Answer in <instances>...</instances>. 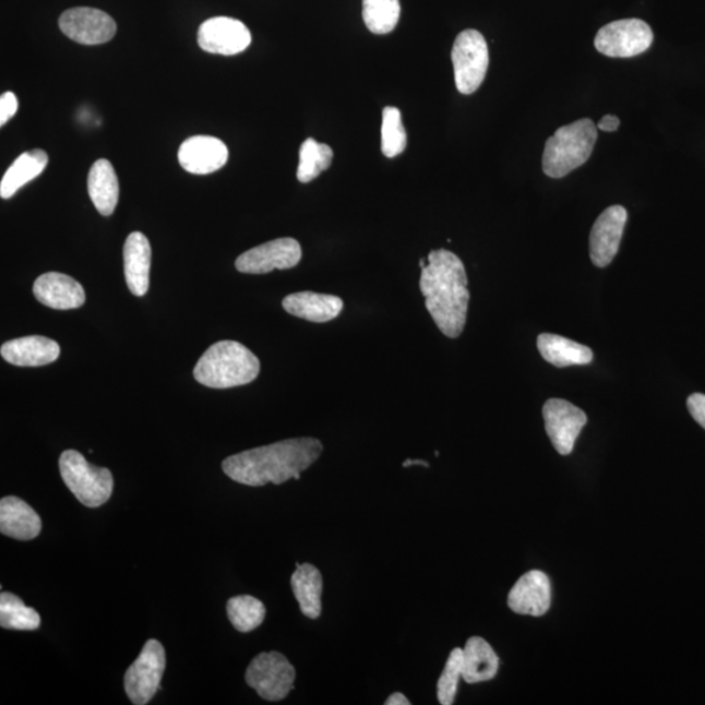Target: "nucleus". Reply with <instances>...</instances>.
Listing matches in <instances>:
<instances>
[{
    "mask_svg": "<svg viewBox=\"0 0 705 705\" xmlns=\"http://www.w3.org/2000/svg\"><path fill=\"white\" fill-rule=\"evenodd\" d=\"M323 444L315 438H292L252 449L225 458L223 470L232 481L259 488L299 480L303 470L322 455Z\"/></svg>",
    "mask_w": 705,
    "mask_h": 705,
    "instance_id": "1",
    "label": "nucleus"
},
{
    "mask_svg": "<svg viewBox=\"0 0 705 705\" xmlns=\"http://www.w3.org/2000/svg\"><path fill=\"white\" fill-rule=\"evenodd\" d=\"M420 289L432 321L444 336L457 338L467 323L468 276L462 259L449 250H434L421 272Z\"/></svg>",
    "mask_w": 705,
    "mask_h": 705,
    "instance_id": "2",
    "label": "nucleus"
},
{
    "mask_svg": "<svg viewBox=\"0 0 705 705\" xmlns=\"http://www.w3.org/2000/svg\"><path fill=\"white\" fill-rule=\"evenodd\" d=\"M261 372L259 358L237 342H218L204 352L194 377L205 387L225 390L254 382Z\"/></svg>",
    "mask_w": 705,
    "mask_h": 705,
    "instance_id": "3",
    "label": "nucleus"
},
{
    "mask_svg": "<svg viewBox=\"0 0 705 705\" xmlns=\"http://www.w3.org/2000/svg\"><path fill=\"white\" fill-rule=\"evenodd\" d=\"M597 141V128L588 118L558 129L545 144L542 169L550 178H563L588 162Z\"/></svg>",
    "mask_w": 705,
    "mask_h": 705,
    "instance_id": "4",
    "label": "nucleus"
},
{
    "mask_svg": "<svg viewBox=\"0 0 705 705\" xmlns=\"http://www.w3.org/2000/svg\"><path fill=\"white\" fill-rule=\"evenodd\" d=\"M59 470L65 487L86 507L97 509L109 501L115 489L109 469L95 467L80 452L68 450L59 458Z\"/></svg>",
    "mask_w": 705,
    "mask_h": 705,
    "instance_id": "5",
    "label": "nucleus"
},
{
    "mask_svg": "<svg viewBox=\"0 0 705 705\" xmlns=\"http://www.w3.org/2000/svg\"><path fill=\"white\" fill-rule=\"evenodd\" d=\"M455 83L463 95H471L483 83L489 69V48L487 39L476 29H467L455 39L452 48Z\"/></svg>",
    "mask_w": 705,
    "mask_h": 705,
    "instance_id": "6",
    "label": "nucleus"
},
{
    "mask_svg": "<svg viewBox=\"0 0 705 705\" xmlns=\"http://www.w3.org/2000/svg\"><path fill=\"white\" fill-rule=\"evenodd\" d=\"M296 669L278 652L258 655L246 670V683L268 702L285 700L295 688Z\"/></svg>",
    "mask_w": 705,
    "mask_h": 705,
    "instance_id": "7",
    "label": "nucleus"
},
{
    "mask_svg": "<svg viewBox=\"0 0 705 705\" xmlns=\"http://www.w3.org/2000/svg\"><path fill=\"white\" fill-rule=\"evenodd\" d=\"M165 668V648L162 643L151 638L124 674L126 694L132 704L145 705L152 701L162 689Z\"/></svg>",
    "mask_w": 705,
    "mask_h": 705,
    "instance_id": "8",
    "label": "nucleus"
},
{
    "mask_svg": "<svg viewBox=\"0 0 705 705\" xmlns=\"http://www.w3.org/2000/svg\"><path fill=\"white\" fill-rule=\"evenodd\" d=\"M654 43V32L641 19H624L602 26L597 32L595 48L611 58L643 55Z\"/></svg>",
    "mask_w": 705,
    "mask_h": 705,
    "instance_id": "9",
    "label": "nucleus"
},
{
    "mask_svg": "<svg viewBox=\"0 0 705 705\" xmlns=\"http://www.w3.org/2000/svg\"><path fill=\"white\" fill-rule=\"evenodd\" d=\"M301 259V244L295 238H278L238 256L236 268L242 274L264 275L275 270L295 268Z\"/></svg>",
    "mask_w": 705,
    "mask_h": 705,
    "instance_id": "10",
    "label": "nucleus"
},
{
    "mask_svg": "<svg viewBox=\"0 0 705 705\" xmlns=\"http://www.w3.org/2000/svg\"><path fill=\"white\" fill-rule=\"evenodd\" d=\"M545 429L558 454L567 456L574 451L576 439L587 425V415L562 398H550L542 409Z\"/></svg>",
    "mask_w": 705,
    "mask_h": 705,
    "instance_id": "11",
    "label": "nucleus"
},
{
    "mask_svg": "<svg viewBox=\"0 0 705 705\" xmlns=\"http://www.w3.org/2000/svg\"><path fill=\"white\" fill-rule=\"evenodd\" d=\"M59 28L72 41L89 46L109 43L117 33L115 19L91 7H76L63 12L59 17Z\"/></svg>",
    "mask_w": 705,
    "mask_h": 705,
    "instance_id": "12",
    "label": "nucleus"
},
{
    "mask_svg": "<svg viewBox=\"0 0 705 705\" xmlns=\"http://www.w3.org/2000/svg\"><path fill=\"white\" fill-rule=\"evenodd\" d=\"M198 44L211 55L237 56L251 44V33L237 19L218 16L208 19L199 28Z\"/></svg>",
    "mask_w": 705,
    "mask_h": 705,
    "instance_id": "13",
    "label": "nucleus"
},
{
    "mask_svg": "<svg viewBox=\"0 0 705 705\" xmlns=\"http://www.w3.org/2000/svg\"><path fill=\"white\" fill-rule=\"evenodd\" d=\"M629 213L622 205H611L596 219L589 237L590 261L598 268L608 267L620 250Z\"/></svg>",
    "mask_w": 705,
    "mask_h": 705,
    "instance_id": "14",
    "label": "nucleus"
},
{
    "mask_svg": "<svg viewBox=\"0 0 705 705\" xmlns=\"http://www.w3.org/2000/svg\"><path fill=\"white\" fill-rule=\"evenodd\" d=\"M228 158V146L213 136L189 138L178 151V159L182 168L198 176H207L224 168Z\"/></svg>",
    "mask_w": 705,
    "mask_h": 705,
    "instance_id": "15",
    "label": "nucleus"
},
{
    "mask_svg": "<svg viewBox=\"0 0 705 705\" xmlns=\"http://www.w3.org/2000/svg\"><path fill=\"white\" fill-rule=\"evenodd\" d=\"M551 604V585L542 571H529L518 578L509 595V607L514 613L541 617Z\"/></svg>",
    "mask_w": 705,
    "mask_h": 705,
    "instance_id": "16",
    "label": "nucleus"
},
{
    "mask_svg": "<svg viewBox=\"0 0 705 705\" xmlns=\"http://www.w3.org/2000/svg\"><path fill=\"white\" fill-rule=\"evenodd\" d=\"M38 302L55 310L82 308L85 302L83 286L72 277L58 272L39 276L33 286Z\"/></svg>",
    "mask_w": 705,
    "mask_h": 705,
    "instance_id": "17",
    "label": "nucleus"
},
{
    "mask_svg": "<svg viewBox=\"0 0 705 705\" xmlns=\"http://www.w3.org/2000/svg\"><path fill=\"white\" fill-rule=\"evenodd\" d=\"M0 355L11 365L37 368L57 361L61 347L48 337L26 336L4 343Z\"/></svg>",
    "mask_w": 705,
    "mask_h": 705,
    "instance_id": "18",
    "label": "nucleus"
},
{
    "mask_svg": "<svg viewBox=\"0 0 705 705\" xmlns=\"http://www.w3.org/2000/svg\"><path fill=\"white\" fill-rule=\"evenodd\" d=\"M283 308L288 314L303 319V321L327 323L342 314L344 301L336 296L299 291L285 297Z\"/></svg>",
    "mask_w": 705,
    "mask_h": 705,
    "instance_id": "19",
    "label": "nucleus"
},
{
    "mask_svg": "<svg viewBox=\"0 0 705 705\" xmlns=\"http://www.w3.org/2000/svg\"><path fill=\"white\" fill-rule=\"evenodd\" d=\"M124 276L132 295L143 297L150 288L152 249L143 232H131L123 249Z\"/></svg>",
    "mask_w": 705,
    "mask_h": 705,
    "instance_id": "20",
    "label": "nucleus"
},
{
    "mask_svg": "<svg viewBox=\"0 0 705 705\" xmlns=\"http://www.w3.org/2000/svg\"><path fill=\"white\" fill-rule=\"evenodd\" d=\"M43 522L31 505L17 497L0 501V531L19 541H31L41 534Z\"/></svg>",
    "mask_w": 705,
    "mask_h": 705,
    "instance_id": "21",
    "label": "nucleus"
},
{
    "mask_svg": "<svg viewBox=\"0 0 705 705\" xmlns=\"http://www.w3.org/2000/svg\"><path fill=\"white\" fill-rule=\"evenodd\" d=\"M499 669V658L491 645L480 636L470 637L463 648V680L480 683L493 680Z\"/></svg>",
    "mask_w": 705,
    "mask_h": 705,
    "instance_id": "22",
    "label": "nucleus"
},
{
    "mask_svg": "<svg viewBox=\"0 0 705 705\" xmlns=\"http://www.w3.org/2000/svg\"><path fill=\"white\" fill-rule=\"evenodd\" d=\"M292 594L304 617L316 620L322 614L323 577L310 563L297 564L290 578Z\"/></svg>",
    "mask_w": 705,
    "mask_h": 705,
    "instance_id": "23",
    "label": "nucleus"
},
{
    "mask_svg": "<svg viewBox=\"0 0 705 705\" xmlns=\"http://www.w3.org/2000/svg\"><path fill=\"white\" fill-rule=\"evenodd\" d=\"M537 348L545 361L555 368L589 365L594 361V351L590 348L563 336L541 334L537 338Z\"/></svg>",
    "mask_w": 705,
    "mask_h": 705,
    "instance_id": "24",
    "label": "nucleus"
},
{
    "mask_svg": "<svg viewBox=\"0 0 705 705\" xmlns=\"http://www.w3.org/2000/svg\"><path fill=\"white\" fill-rule=\"evenodd\" d=\"M91 201L103 216L115 213L119 199V182L115 168L108 159H97L88 175Z\"/></svg>",
    "mask_w": 705,
    "mask_h": 705,
    "instance_id": "25",
    "label": "nucleus"
},
{
    "mask_svg": "<svg viewBox=\"0 0 705 705\" xmlns=\"http://www.w3.org/2000/svg\"><path fill=\"white\" fill-rule=\"evenodd\" d=\"M49 164V156L43 150L24 152L10 166L0 183V196L10 199L26 183L43 175Z\"/></svg>",
    "mask_w": 705,
    "mask_h": 705,
    "instance_id": "26",
    "label": "nucleus"
},
{
    "mask_svg": "<svg viewBox=\"0 0 705 705\" xmlns=\"http://www.w3.org/2000/svg\"><path fill=\"white\" fill-rule=\"evenodd\" d=\"M41 624V617L35 609L26 607L16 595L3 592L0 595V626L5 630L35 631Z\"/></svg>",
    "mask_w": 705,
    "mask_h": 705,
    "instance_id": "27",
    "label": "nucleus"
},
{
    "mask_svg": "<svg viewBox=\"0 0 705 705\" xmlns=\"http://www.w3.org/2000/svg\"><path fill=\"white\" fill-rule=\"evenodd\" d=\"M334 151L327 144L318 143L315 139L304 141L299 151L298 181L310 183L332 165Z\"/></svg>",
    "mask_w": 705,
    "mask_h": 705,
    "instance_id": "28",
    "label": "nucleus"
},
{
    "mask_svg": "<svg viewBox=\"0 0 705 705\" xmlns=\"http://www.w3.org/2000/svg\"><path fill=\"white\" fill-rule=\"evenodd\" d=\"M401 13V0H363V22L374 35L395 31Z\"/></svg>",
    "mask_w": 705,
    "mask_h": 705,
    "instance_id": "29",
    "label": "nucleus"
},
{
    "mask_svg": "<svg viewBox=\"0 0 705 705\" xmlns=\"http://www.w3.org/2000/svg\"><path fill=\"white\" fill-rule=\"evenodd\" d=\"M229 621L239 633H251L264 622L265 607L252 596H237L226 604Z\"/></svg>",
    "mask_w": 705,
    "mask_h": 705,
    "instance_id": "30",
    "label": "nucleus"
},
{
    "mask_svg": "<svg viewBox=\"0 0 705 705\" xmlns=\"http://www.w3.org/2000/svg\"><path fill=\"white\" fill-rule=\"evenodd\" d=\"M407 148V132L402 121V112L387 106L383 110L382 152L385 157L394 158Z\"/></svg>",
    "mask_w": 705,
    "mask_h": 705,
    "instance_id": "31",
    "label": "nucleus"
},
{
    "mask_svg": "<svg viewBox=\"0 0 705 705\" xmlns=\"http://www.w3.org/2000/svg\"><path fill=\"white\" fill-rule=\"evenodd\" d=\"M463 678V649L455 648L451 652L443 673L439 678L437 694L442 705L454 704L457 694L458 682Z\"/></svg>",
    "mask_w": 705,
    "mask_h": 705,
    "instance_id": "32",
    "label": "nucleus"
},
{
    "mask_svg": "<svg viewBox=\"0 0 705 705\" xmlns=\"http://www.w3.org/2000/svg\"><path fill=\"white\" fill-rule=\"evenodd\" d=\"M19 108L17 97L12 92L3 93L0 97V126H4L16 115Z\"/></svg>",
    "mask_w": 705,
    "mask_h": 705,
    "instance_id": "33",
    "label": "nucleus"
},
{
    "mask_svg": "<svg viewBox=\"0 0 705 705\" xmlns=\"http://www.w3.org/2000/svg\"><path fill=\"white\" fill-rule=\"evenodd\" d=\"M688 408L694 420L705 430V395L693 394L688 398Z\"/></svg>",
    "mask_w": 705,
    "mask_h": 705,
    "instance_id": "34",
    "label": "nucleus"
},
{
    "mask_svg": "<svg viewBox=\"0 0 705 705\" xmlns=\"http://www.w3.org/2000/svg\"><path fill=\"white\" fill-rule=\"evenodd\" d=\"M621 121L620 118L616 116H605L600 122L597 124V129L607 132H614L620 128Z\"/></svg>",
    "mask_w": 705,
    "mask_h": 705,
    "instance_id": "35",
    "label": "nucleus"
},
{
    "mask_svg": "<svg viewBox=\"0 0 705 705\" xmlns=\"http://www.w3.org/2000/svg\"><path fill=\"white\" fill-rule=\"evenodd\" d=\"M410 702L408 701V697L405 696L402 693H395L392 694L387 701H385V705H409Z\"/></svg>",
    "mask_w": 705,
    "mask_h": 705,
    "instance_id": "36",
    "label": "nucleus"
},
{
    "mask_svg": "<svg viewBox=\"0 0 705 705\" xmlns=\"http://www.w3.org/2000/svg\"><path fill=\"white\" fill-rule=\"evenodd\" d=\"M410 465H422V467H426V468H429V467H430V465H429V463H428V462H423V461H410V458H409V461H407V462H404V463H403V467H404V468H408V467H410Z\"/></svg>",
    "mask_w": 705,
    "mask_h": 705,
    "instance_id": "37",
    "label": "nucleus"
},
{
    "mask_svg": "<svg viewBox=\"0 0 705 705\" xmlns=\"http://www.w3.org/2000/svg\"><path fill=\"white\" fill-rule=\"evenodd\" d=\"M420 265H421V268H423V267H425V265H426V264H425L423 259H422V261H420Z\"/></svg>",
    "mask_w": 705,
    "mask_h": 705,
    "instance_id": "38",
    "label": "nucleus"
}]
</instances>
